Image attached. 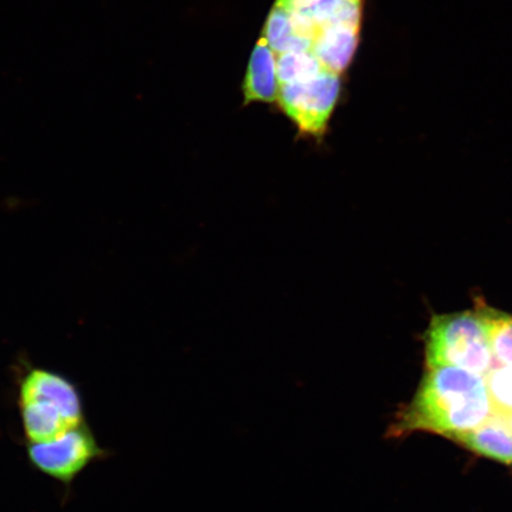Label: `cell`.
Listing matches in <instances>:
<instances>
[{"label":"cell","instance_id":"4fadbf2b","mask_svg":"<svg viewBox=\"0 0 512 512\" xmlns=\"http://www.w3.org/2000/svg\"><path fill=\"white\" fill-rule=\"evenodd\" d=\"M494 415L505 418L512 414V366L494 368L485 376Z\"/></svg>","mask_w":512,"mask_h":512},{"label":"cell","instance_id":"8992f818","mask_svg":"<svg viewBox=\"0 0 512 512\" xmlns=\"http://www.w3.org/2000/svg\"><path fill=\"white\" fill-rule=\"evenodd\" d=\"M361 24L339 23L319 28L311 53L325 69L341 75L349 67L360 43Z\"/></svg>","mask_w":512,"mask_h":512},{"label":"cell","instance_id":"7c38bea8","mask_svg":"<svg viewBox=\"0 0 512 512\" xmlns=\"http://www.w3.org/2000/svg\"><path fill=\"white\" fill-rule=\"evenodd\" d=\"M277 70L279 86H281L313 79L328 69L324 68L311 51H303V53L290 51V53L278 55Z\"/></svg>","mask_w":512,"mask_h":512},{"label":"cell","instance_id":"5bb4252c","mask_svg":"<svg viewBox=\"0 0 512 512\" xmlns=\"http://www.w3.org/2000/svg\"><path fill=\"white\" fill-rule=\"evenodd\" d=\"M497 416V415H496ZM505 424L509 427V430L512 432V414L505 416V418H501Z\"/></svg>","mask_w":512,"mask_h":512},{"label":"cell","instance_id":"6da1fadb","mask_svg":"<svg viewBox=\"0 0 512 512\" xmlns=\"http://www.w3.org/2000/svg\"><path fill=\"white\" fill-rule=\"evenodd\" d=\"M494 415L485 377L456 367L428 369L411 405L390 428V437L427 431L456 438Z\"/></svg>","mask_w":512,"mask_h":512},{"label":"cell","instance_id":"8fae6325","mask_svg":"<svg viewBox=\"0 0 512 512\" xmlns=\"http://www.w3.org/2000/svg\"><path fill=\"white\" fill-rule=\"evenodd\" d=\"M264 37L274 54L277 55L290 53V51H294V53L311 51V44L300 40L294 32L290 11L280 0L275 2L270 16H268Z\"/></svg>","mask_w":512,"mask_h":512},{"label":"cell","instance_id":"30bf717a","mask_svg":"<svg viewBox=\"0 0 512 512\" xmlns=\"http://www.w3.org/2000/svg\"><path fill=\"white\" fill-rule=\"evenodd\" d=\"M476 312L495 360L503 366H512V316L484 304L478 305Z\"/></svg>","mask_w":512,"mask_h":512},{"label":"cell","instance_id":"9c48e42d","mask_svg":"<svg viewBox=\"0 0 512 512\" xmlns=\"http://www.w3.org/2000/svg\"><path fill=\"white\" fill-rule=\"evenodd\" d=\"M316 29L329 24H362L363 0H283Z\"/></svg>","mask_w":512,"mask_h":512},{"label":"cell","instance_id":"7a4b0ae2","mask_svg":"<svg viewBox=\"0 0 512 512\" xmlns=\"http://www.w3.org/2000/svg\"><path fill=\"white\" fill-rule=\"evenodd\" d=\"M490 343L477 312L435 316L426 334L428 369L456 367L486 376L494 361Z\"/></svg>","mask_w":512,"mask_h":512},{"label":"cell","instance_id":"ba28073f","mask_svg":"<svg viewBox=\"0 0 512 512\" xmlns=\"http://www.w3.org/2000/svg\"><path fill=\"white\" fill-rule=\"evenodd\" d=\"M454 440L480 456L512 466V432L499 416L492 415L476 430L460 434Z\"/></svg>","mask_w":512,"mask_h":512},{"label":"cell","instance_id":"5b68a950","mask_svg":"<svg viewBox=\"0 0 512 512\" xmlns=\"http://www.w3.org/2000/svg\"><path fill=\"white\" fill-rule=\"evenodd\" d=\"M21 402L50 409L59 413L70 426L82 424L81 402L72 383L44 370H32L25 377L21 389Z\"/></svg>","mask_w":512,"mask_h":512},{"label":"cell","instance_id":"277c9868","mask_svg":"<svg viewBox=\"0 0 512 512\" xmlns=\"http://www.w3.org/2000/svg\"><path fill=\"white\" fill-rule=\"evenodd\" d=\"M98 446L88 428L81 424L47 443L32 444L31 462L48 475L70 480L98 454Z\"/></svg>","mask_w":512,"mask_h":512},{"label":"cell","instance_id":"3957f363","mask_svg":"<svg viewBox=\"0 0 512 512\" xmlns=\"http://www.w3.org/2000/svg\"><path fill=\"white\" fill-rule=\"evenodd\" d=\"M341 87V75L325 70L313 79L281 85L278 101L300 136L320 142L328 132Z\"/></svg>","mask_w":512,"mask_h":512},{"label":"cell","instance_id":"52a82bcc","mask_svg":"<svg viewBox=\"0 0 512 512\" xmlns=\"http://www.w3.org/2000/svg\"><path fill=\"white\" fill-rule=\"evenodd\" d=\"M279 80L277 57L265 37H261L249 60L243 95L245 104L254 101L274 102L278 100Z\"/></svg>","mask_w":512,"mask_h":512}]
</instances>
